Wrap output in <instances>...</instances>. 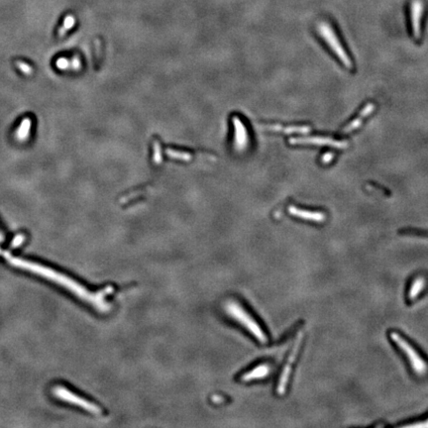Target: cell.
<instances>
[{"mask_svg":"<svg viewBox=\"0 0 428 428\" xmlns=\"http://www.w3.org/2000/svg\"><path fill=\"white\" fill-rule=\"evenodd\" d=\"M427 284V280L425 276L423 275H417L415 276L410 283V287L407 293V300L410 303L415 302L422 294V292L425 290Z\"/></svg>","mask_w":428,"mask_h":428,"instance_id":"12","label":"cell"},{"mask_svg":"<svg viewBox=\"0 0 428 428\" xmlns=\"http://www.w3.org/2000/svg\"><path fill=\"white\" fill-rule=\"evenodd\" d=\"M74 24H75V19H74V17H73V16H67V17L65 18L64 22H63L62 27L60 29V36H62V35L66 32V30L70 29L71 27L74 26Z\"/></svg>","mask_w":428,"mask_h":428,"instance_id":"17","label":"cell"},{"mask_svg":"<svg viewBox=\"0 0 428 428\" xmlns=\"http://www.w3.org/2000/svg\"><path fill=\"white\" fill-rule=\"evenodd\" d=\"M167 154L172 159L181 160V161H190L191 160V154L187 152H179L176 150H168Z\"/></svg>","mask_w":428,"mask_h":428,"instance_id":"16","label":"cell"},{"mask_svg":"<svg viewBox=\"0 0 428 428\" xmlns=\"http://www.w3.org/2000/svg\"><path fill=\"white\" fill-rule=\"evenodd\" d=\"M390 338L406 356V359L413 373L417 377H425L428 374V363L415 349V347L397 331H391Z\"/></svg>","mask_w":428,"mask_h":428,"instance_id":"3","label":"cell"},{"mask_svg":"<svg viewBox=\"0 0 428 428\" xmlns=\"http://www.w3.org/2000/svg\"><path fill=\"white\" fill-rule=\"evenodd\" d=\"M2 241H3V237L1 234H0V242H2Z\"/></svg>","mask_w":428,"mask_h":428,"instance_id":"25","label":"cell"},{"mask_svg":"<svg viewBox=\"0 0 428 428\" xmlns=\"http://www.w3.org/2000/svg\"><path fill=\"white\" fill-rule=\"evenodd\" d=\"M375 108H376V106H375L374 103H368V104H367V105H366V106L361 110L359 117H358V118H356V119H354L350 124H348V125L344 128L343 132H344V133H350V132H352V131H354V130H356V129H358V128L361 126V124L363 123L364 118H366V117H368L370 114H372V113L374 112Z\"/></svg>","mask_w":428,"mask_h":428,"instance_id":"13","label":"cell"},{"mask_svg":"<svg viewBox=\"0 0 428 428\" xmlns=\"http://www.w3.org/2000/svg\"><path fill=\"white\" fill-rule=\"evenodd\" d=\"M261 129L269 130V131H275V132H283L287 134L291 133H300V134H306L311 131V128L309 126H290V127H283L280 125H261Z\"/></svg>","mask_w":428,"mask_h":428,"instance_id":"14","label":"cell"},{"mask_svg":"<svg viewBox=\"0 0 428 428\" xmlns=\"http://www.w3.org/2000/svg\"><path fill=\"white\" fill-rule=\"evenodd\" d=\"M424 12V3L422 0H411L409 6L411 30L415 39L421 38V19Z\"/></svg>","mask_w":428,"mask_h":428,"instance_id":"8","label":"cell"},{"mask_svg":"<svg viewBox=\"0 0 428 428\" xmlns=\"http://www.w3.org/2000/svg\"><path fill=\"white\" fill-rule=\"evenodd\" d=\"M224 308L226 313L231 316L232 319L240 323L245 329H247L259 343L266 344L268 342V336L266 335L265 331L239 302L228 300L224 305Z\"/></svg>","mask_w":428,"mask_h":428,"instance_id":"2","label":"cell"},{"mask_svg":"<svg viewBox=\"0 0 428 428\" xmlns=\"http://www.w3.org/2000/svg\"><path fill=\"white\" fill-rule=\"evenodd\" d=\"M53 395L57 398H59V399H61L62 401H65V402H68V403H71V404H75V405H77L79 407H82L83 409H85V410H87V411H89V412H91L92 414H95V415L102 414L101 408L96 403H93V402H92V401H90V400H88V399H86V398L76 395L75 393L68 391L64 387H61V386L55 387L53 389Z\"/></svg>","mask_w":428,"mask_h":428,"instance_id":"6","label":"cell"},{"mask_svg":"<svg viewBox=\"0 0 428 428\" xmlns=\"http://www.w3.org/2000/svg\"><path fill=\"white\" fill-rule=\"evenodd\" d=\"M24 240H25V236L22 235V234H19V235L15 236L14 239L12 240V242H11V248L19 247L24 242Z\"/></svg>","mask_w":428,"mask_h":428,"instance_id":"20","label":"cell"},{"mask_svg":"<svg viewBox=\"0 0 428 428\" xmlns=\"http://www.w3.org/2000/svg\"><path fill=\"white\" fill-rule=\"evenodd\" d=\"M316 30L320 37L323 39V41L327 44V46L330 48V50L335 54V56L340 60V61L348 68H353V63L348 56L347 52L343 48L342 44L340 43V40L335 32V30L332 28L330 23L327 21H320L316 25Z\"/></svg>","mask_w":428,"mask_h":428,"instance_id":"4","label":"cell"},{"mask_svg":"<svg viewBox=\"0 0 428 428\" xmlns=\"http://www.w3.org/2000/svg\"><path fill=\"white\" fill-rule=\"evenodd\" d=\"M406 426H411V427H428V419H426L424 422L409 424V425H406Z\"/></svg>","mask_w":428,"mask_h":428,"instance_id":"24","label":"cell"},{"mask_svg":"<svg viewBox=\"0 0 428 428\" xmlns=\"http://www.w3.org/2000/svg\"><path fill=\"white\" fill-rule=\"evenodd\" d=\"M291 145H314V146H328L335 149H346L349 144L347 141H338L329 137H302L291 138Z\"/></svg>","mask_w":428,"mask_h":428,"instance_id":"7","label":"cell"},{"mask_svg":"<svg viewBox=\"0 0 428 428\" xmlns=\"http://www.w3.org/2000/svg\"><path fill=\"white\" fill-rule=\"evenodd\" d=\"M233 123H234V127H235V145H236L237 149L244 150L248 145L247 129L239 117L234 116Z\"/></svg>","mask_w":428,"mask_h":428,"instance_id":"11","label":"cell"},{"mask_svg":"<svg viewBox=\"0 0 428 428\" xmlns=\"http://www.w3.org/2000/svg\"><path fill=\"white\" fill-rule=\"evenodd\" d=\"M333 160H334V154L331 153V152H327V153H325V154L322 155L320 161H321V163H322L323 165H328V164H330Z\"/></svg>","mask_w":428,"mask_h":428,"instance_id":"19","label":"cell"},{"mask_svg":"<svg viewBox=\"0 0 428 428\" xmlns=\"http://www.w3.org/2000/svg\"><path fill=\"white\" fill-rule=\"evenodd\" d=\"M303 342H304V334L301 333V334H299V336L294 344V347H293V349L288 357L287 362H285V364L281 370V373H280V376L278 379V383L276 385V394L278 396H283L285 393H287V388H288V384H289V381L291 378V374H292L293 368L295 366V363L298 359V355L302 349Z\"/></svg>","mask_w":428,"mask_h":428,"instance_id":"5","label":"cell"},{"mask_svg":"<svg viewBox=\"0 0 428 428\" xmlns=\"http://www.w3.org/2000/svg\"><path fill=\"white\" fill-rule=\"evenodd\" d=\"M30 127H31V120L29 118H25L21 122V124H20V126L18 128V131H17V134H16L17 139L20 140V141L26 140L28 135H29Z\"/></svg>","mask_w":428,"mask_h":428,"instance_id":"15","label":"cell"},{"mask_svg":"<svg viewBox=\"0 0 428 428\" xmlns=\"http://www.w3.org/2000/svg\"><path fill=\"white\" fill-rule=\"evenodd\" d=\"M0 256H2L13 267L31 272L55 283H58L61 287L64 288L71 294H74L76 297L91 305L100 312H107L110 308V306L106 301V297L113 292L112 287H107L98 293H92L86 289L83 284L79 283L74 278H71L61 273H59L51 268L24 259L13 257L12 255H10V253L3 251L2 249H0Z\"/></svg>","mask_w":428,"mask_h":428,"instance_id":"1","label":"cell"},{"mask_svg":"<svg viewBox=\"0 0 428 428\" xmlns=\"http://www.w3.org/2000/svg\"><path fill=\"white\" fill-rule=\"evenodd\" d=\"M401 233H403V234L420 235V236H424V237H427V236H428V232H422V231H416V230H405V231H402Z\"/></svg>","mask_w":428,"mask_h":428,"instance_id":"22","label":"cell"},{"mask_svg":"<svg viewBox=\"0 0 428 428\" xmlns=\"http://www.w3.org/2000/svg\"><path fill=\"white\" fill-rule=\"evenodd\" d=\"M272 370H273V368L270 364H268V363L260 364L259 366L255 367L251 371L242 375L241 381L244 383H248V382H252V381H256V380L265 379L271 374Z\"/></svg>","mask_w":428,"mask_h":428,"instance_id":"10","label":"cell"},{"mask_svg":"<svg viewBox=\"0 0 428 428\" xmlns=\"http://www.w3.org/2000/svg\"><path fill=\"white\" fill-rule=\"evenodd\" d=\"M288 211L290 213V215L294 217L306 221H311L314 223H323L327 219L326 213L322 211H312V210L303 209V208H299L296 205H291L288 208Z\"/></svg>","mask_w":428,"mask_h":428,"instance_id":"9","label":"cell"},{"mask_svg":"<svg viewBox=\"0 0 428 428\" xmlns=\"http://www.w3.org/2000/svg\"><path fill=\"white\" fill-rule=\"evenodd\" d=\"M57 65L59 68H66L68 65V61L65 59H59L57 61Z\"/></svg>","mask_w":428,"mask_h":428,"instance_id":"23","label":"cell"},{"mask_svg":"<svg viewBox=\"0 0 428 428\" xmlns=\"http://www.w3.org/2000/svg\"><path fill=\"white\" fill-rule=\"evenodd\" d=\"M17 66H18V67L23 71L24 74H26V75H30V74H32V67H31L29 64L25 63V62L19 61V62H17Z\"/></svg>","mask_w":428,"mask_h":428,"instance_id":"21","label":"cell"},{"mask_svg":"<svg viewBox=\"0 0 428 428\" xmlns=\"http://www.w3.org/2000/svg\"><path fill=\"white\" fill-rule=\"evenodd\" d=\"M153 162L156 165H159L161 163V152H160V144L155 141L154 142V155H153Z\"/></svg>","mask_w":428,"mask_h":428,"instance_id":"18","label":"cell"}]
</instances>
